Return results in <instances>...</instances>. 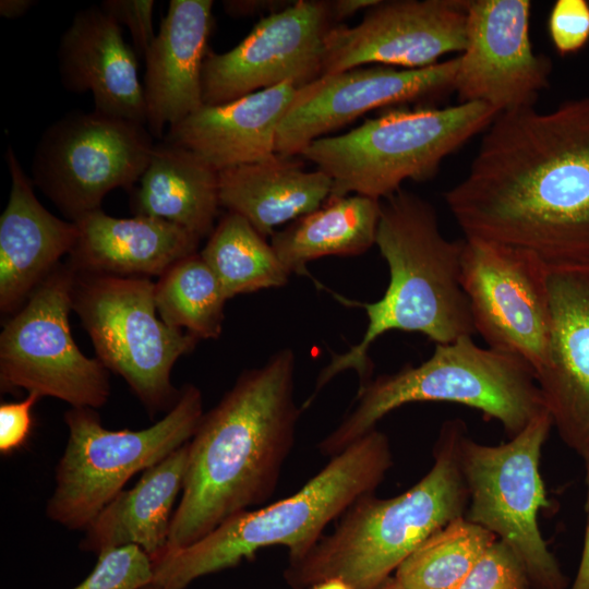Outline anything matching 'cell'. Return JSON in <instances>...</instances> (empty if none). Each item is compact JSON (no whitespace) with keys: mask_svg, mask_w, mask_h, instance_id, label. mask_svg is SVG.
Here are the masks:
<instances>
[{"mask_svg":"<svg viewBox=\"0 0 589 589\" xmlns=\"http://www.w3.org/2000/svg\"><path fill=\"white\" fill-rule=\"evenodd\" d=\"M143 123L75 111L49 125L32 160V182L70 219L100 209L107 193L132 190L155 144Z\"/></svg>","mask_w":589,"mask_h":589,"instance_id":"obj_12","label":"cell"},{"mask_svg":"<svg viewBox=\"0 0 589 589\" xmlns=\"http://www.w3.org/2000/svg\"><path fill=\"white\" fill-rule=\"evenodd\" d=\"M332 187L324 171L305 170L293 157L279 154L219 171L220 206L245 218L265 238L275 227L321 207Z\"/></svg>","mask_w":589,"mask_h":589,"instance_id":"obj_25","label":"cell"},{"mask_svg":"<svg viewBox=\"0 0 589 589\" xmlns=\"http://www.w3.org/2000/svg\"><path fill=\"white\" fill-rule=\"evenodd\" d=\"M377 589H406L404 588L394 576L387 578Z\"/></svg>","mask_w":589,"mask_h":589,"instance_id":"obj_41","label":"cell"},{"mask_svg":"<svg viewBox=\"0 0 589 589\" xmlns=\"http://www.w3.org/2000/svg\"><path fill=\"white\" fill-rule=\"evenodd\" d=\"M497 538L459 517L429 537L396 569L406 589H457Z\"/></svg>","mask_w":589,"mask_h":589,"instance_id":"obj_30","label":"cell"},{"mask_svg":"<svg viewBox=\"0 0 589 589\" xmlns=\"http://www.w3.org/2000/svg\"><path fill=\"white\" fill-rule=\"evenodd\" d=\"M131 206L135 215L178 225L209 237L220 207L219 171L194 152L164 141L154 146Z\"/></svg>","mask_w":589,"mask_h":589,"instance_id":"obj_26","label":"cell"},{"mask_svg":"<svg viewBox=\"0 0 589 589\" xmlns=\"http://www.w3.org/2000/svg\"><path fill=\"white\" fill-rule=\"evenodd\" d=\"M548 287L551 335L537 382L553 428L584 461L589 491V264L548 266Z\"/></svg>","mask_w":589,"mask_h":589,"instance_id":"obj_18","label":"cell"},{"mask_svg":"<svg viewBox=\"0 0 589 589\" xmlns=\"http://www.w3.org/2000/svg\"><path fill=\"white\" fill-rule=\"evenodd\" d=\"M457 589H532L515 554L496 540Z\"/></svg>","mask_w":589,"mask_h":589,"instance_id":"obj_32","label":"cell"},{"mask_svg":"<svg viewBox=\"0 0 589 589\" xmlns=\"http://www.w3.org/2000/svg\"><path fill=\"white\" fill-rule=\"evenodd\" d=\"M89 575L72 589H143L153 581V561L137 545L101 551Z\"/></svg>","mask_w":589,"mask_h":589,"instance_id":"obj_31","label":"cell"},{"mask_svg":"<svg viewBox=\"0 0 589 589\" xmlns=\"http://www.w3.org/2000/svg\"><path fill=\"white\" fill-rule=\"evenodd\" d=\"M468 1H380L353 27L329 29L323 75L372 64L422 69L464 52Z\"/></svg>","mask_w":589,"mask_h":589,"instance_id":"obj_16","label":"cell"},{"mask_svg":"<svg viewBox=\"0 0 589 589\" xmlns=\"http://www.w3.org/2000/svg\"><path fill=\"white\" fill-rule=\"evenodd\" d=\"M200 253L227 299L283 287L290 276L266 238L232 212L220 218Z\"/></svg>","mask_w":589,"mask_h":589,"instance_id":"obj_28","label":"cell"},{"mask_svg":"<svg viewBox=\"0 0 589 589\" xmlns=\"http://www.w3.org/2000/svg\"><path fill=\"white\" fill-rule=\"evenodd\" d=\"M154 286L147 277L74 271L72 288V311L96 358L127 382L152 417L177 402L180 389L172 385V368L199 341L158 318Z\"/></svg>","mask_w":589,"mask_h":589,"instance_id":"obj_10","label":"cell"},{"mask_svg":"<svg viewBox=\"0 0 589 589\" xmlns=\"http://www.w3.org/2000/svg\"><path fill=\"white\" fill-rule=\"evenodd\" d=\"M375 244L388 266L387 288L377 301L360 304L368 316L362 339L332 357L305 407L346 370L357 372L359 387L371 381L369 349L387 332L420 333L435 345L476 334L460 279L464 239L443 236L432 204L402 188L381 200Z\"/></svg>","mask_w":589,"mask_h":589,"instance_id":"obj_3","label":"cell"},{"mask_svg":"<svg viewBox=\"0 0 589 589\" xmlns=\"http://www.w3.org/2000/svg\"><path fill=\"white\" fill-rule=\"evenodd\" d=\"M446 401L497 420L509 438L546 411L532 370L520 359L478 346L472 336L436 344L429 359L382 374L359 387L356 404L318 444L330 458L375 429L387 413L411 402Z\"/></svg>","mask_w":589,"mask_h":589,"instance_id":"obj_6","label":"cell"},{"mask_svg":"<svg viewBox=\"0 0 589 589\" xmlns=\"http://www.w3.org/2000/svg\"><path fill=\"white\" fill-rule=\"evenodd\" d=\"M393 466L388 437L376 428L352 443L300 490L242 512L199 541L153 560L156 589H185L194 580L237 566L266 546L284 545L289 561L305 554L359 497L374 493Z\"/></svg>","mask_w":589,"mask_h":589,"instance_id":"obj_5","label":"cell"},{"mask_svg":"<svg viewBox=\"0 0 589 589\" xmlns=\"http://www.w3.org/2000/svg\"><path fill=\"white\" fill-rule=\"evenodd\" d=\"M569 589H589V524L585 532L584 545L576 577Z\"/></svg>","mask_w":589,"mask_h":589,"instance_id":"obj_38","label":"cell"},{"mask_svg":"<svg viewBox=\"0 0 589 589\" xmlns=\"http://www.w3.org/2000/svg\"><path fill=\"white\" fill-rule=\"evenodd\" d=\"M57 55L61 82L68 91L91 92L94 110L146 125L136 53L123 39L122 27L100 5L74 15Z\"/></svg>","mask_w":589,"mask_h":589,"instance_id":"obj_20","label":"cell"},{"mask_svg":"<svg viewBox=\"0 0 589 589\" xmlns=\"http://www.w3.org/2000/svg\"><path fill=\"white\" fill-rule=\"evenodd\" d=\"M33 4L32 0H1L0 15L7 19H16L24 15Z\"/></svg>","mask_w":589,"mask_h":589,"instance_id":"obj_39","label":"cell"},{"mask_svg":"<svg viewBox=\"0 0 589 589\" xmlns=\"http://www.w3.org/2000/svg\"><path fill=\"white\" fill-rule=\"evenodd\" d=\"M309 589H352L345 580L340 578H328L322 580Z\"/></svg>","mask_w":589,"mask_h":589,"instance_id":"obj_40","label":"cell"},{"mask_svg":"<svg viewBox=\"0 0 589 589\" xmlns=\"http://www.w3.org/2000/svg\"><path fill=\"white\" fill-rule=\"evenodd\" d=\"M329 1L298 0L263 17L236 47L208 52L202 70L204 105H221L323 75L325 40L333 27Z\"/></svg>","mask_w":589,"mask_h":589,"instance_id":"obj_14","label":"cell"},{"mask_svg":"<svg viewBox=\"0 0 589 589\" xmlns=\"http://www.w3.org/2000/svg\"><path fill=\"white\" fill-rule=\"evenodd\" d=\"M73 223L77 237L67 263L77 273L159 277L197 252L201 240L178 225L143 215L116 218L97 209Z\"/></svg>","mask_w":589,"mask_h":589,"instance_id":"obj_23","label":"cell"},{"mask_svg":"<svg viewBox=\"0 0 589 589\" xmlns=\"http://www.w3.org/2000/svg\"><path fill=\"white\" fill-rule=\"evenodd\" d=\"M143 589H156V588H155V587H153L152 585H148V586H146V587H145V588H143Z\"/></svg>","mask_w":589,"mask_h":589,"instance_id":"obj_42","label":"cell"},{"mask_svg":"<svg viewBox=\"0 0 589 589\" xmlns=\"http://www.w3.org/2000/svg\"><path fill=\"white\" fill-rule=\"evenodd\" d=\"M40 399L36 393H28L20 401L0 405V453L9 455L21 448L29 437L33 420L32 409Z\"/></svg>","mask_w":589,"mask_h":589,"instance_id":"obj_35","label":"cell"},{"mask_svg":"<svg viewBox=\"0 0 589 589\" xmlns=\"http://www.w3.org/2000/svg\"><path fill=\"white\" fill-rule=\"evenodd\" d=\"M465 238L548 266L589 264V97L501 112L465 178L444 194Z\"/></svg>","mask_w":589,"mask_h":589,"instance_id":"obj_1","label":"cell"},{"mask_svg":"<svg viewBox=\"0 0 589 589\" xmlns=\"http://www.w3.org/2000/svg\"><path fill=\"white\" fill-rule=\"evenodd\" d=\"M154 298L168 326L185 328L199 340L220 336L228 299L201 253L179 260L159 276Z\"/></svg>","mask_w":589,"mask_h":589,"instance_id":"obj_29","label":"cell"},{"mask_svg":"<svg viewBox=\"0 0 589 589\" xmlns=\"http://www.w3.org/2000/svg\"><path fill=\"white\" fill-rule=\"evenodd\" d=\"M461 420L443 423L430 471L404 493L377 498L373 493L354 501L301 557L284 573L293 589H309L340 578L352 589H377L429 537L465 517L468 491L456 442Z\"/></svg>","mask_w":589,"mask_h":589,"instance_id":"obj_4","label":"cell"},{"mask_svg":"<svg viewBox=\"0 0 589 589\" xmlns=\"http://www.w3.org/2000/svg\"><path fill=\"white\" fill-rule=\"evenodd\" d=\"M290 348L243 371L204 412L188 443V465L166 550L190 545L227 519L263 506L277 489L301 410ZM165 550V551H166Z\"/></svg>","mask_w":589,"mask_h":589,"instance_id":"obj_2","label":"cell"},{"mask_svg":"<svg viewBox=\"0 0 589 589\" xmlns=\"http://www.w3.org/2000/svg\"><path fill=\"white\" fill-rule=\"evenodd\" d=\"M74 271L60 263L4 323L0 334L2 392L25 389L71 407L97 409L110 395L108 370L86 357L70 329Z\"/></svg>","mask_w":589,"mask_h":589,"instance_id":"obj_11","label":"cell"},{"mask_svg":"<svg viewBox=\"0 0 589 589\" xmlns=\"http://www.w3.org/2000/svg\"><path fill=\"white\" fill-rule=\"evenodd\" d=\"M287 3L290 2L275 0H226L223 2V7L229 15L247 16L266 11L272 14L288 7L289 4Z\"/></svg>","mask_w":589,"mask_h":589,"instance_id":"obj_36","label":"cell"},{"mask_svg":"<svg viewBox=\"0 0 589 589\" xmlns=\"http://www.w3.org/2000/svg\"><path fill=\"white\" fill-rule=\"evenodd\" d=\"M204 414L201 390L184 384L175 406L142 430H108L93 408L64 413L69 436L46 505L53 522L84 530L137 472L156 465L194 435Z\"/></svg>","mask_w":589,"mask_h":589,"instance_id":"obj_8","label":"cell"},{"mask_svg":"<svg viewBox=\"0 0 589 589\" xmlns=\"http://www.w3.org/2000/svg\"><path fill=\"white\" fill-rule=\"evenodd\" d=\"M188 443L144 470L133 488L112 498L84 529L80 549L99 554L133 544L152 561L159 556L167 548L173 506L182 493Z\"/></svg>","mask_w":589,"mask_h":589,"instance_id":"obj_24","label":"cell"},{"mask_svg":"<svg viewBox=\"0 0 589 589\" xmlns=\"http://www.w3.org/2000/svg\"><path fill=\"white\" fill-rule=\"evenodd\" d=\"M552 428L545 411L508 442L483 445L468 436L461 421L456 442L468 491L465 518L492 532L515 554L532 589L568 586L538 525L539 512L551 505L540 474V458Z\"/></svg>","mask_w":589,"mask_h":589,"instance_id":"obj_9","label":"cell"},{"mask_svg":"<svg viewBox=\"0 0 589 589\" xmlns=\"http://www.w3.org/2000/svg\"><path fill=\"white\" fill-rule=\"evenodd\" d=\"M460 279L474 332L524 361L537 380L551 335L548 265L521 249L464 238Z\"/></svg>","mask_w":589,"mask_h":589,"instance_id":"obj_13","label":"cell"},{"mask_svg":"<svg viewBox=\"0 0 589 589\" xmlns=\"http://www.w3.org/2000/svg\"><path fill=\"white\" fill-rule=\"evenodd\" d=\"M484 103L445 108H394L347 133L323 136L300 155L333 180L329 197L359 194L383 200L406 180L424 181L443 159L493 122Z\"/></svg>","mask_w":589,"mask_h":589,"instance_id":"obj_7","label":"cell"},{"mask_svg":"<svg viewBox=\"0 0 589 589\" xmlns=\"http://www.w3.org/2000/svg\"><path fill=\"white\" fill-rule=\"evenodd\" d=\"M5 161L11 189L0 216V311L12 315L69 255L77 227L41 205L11 146Z\"/></svg>","mask_w":589,"mask_h":589,"instance_id":"obj_21","label":"cell"},{"mask_svg":"<svg viewBox=\"0 0 589 589\" xmlns=\"http://www.w3.org/2000/svg\"><path fill=\"white\" fill-rule=\"evenodd\" d=\"M212 0H171L144 53L146 127L153 136L200 109L202 70L213 25Z\"/></svg>","mask_w":589,"mask_h":589,"instance_id":"obj_19","label":"cell"},{"mask_svg":"<svg viewBox=\"0 0 589 589\" xmlns=\"http://www.w3.org/2000/svg\"><path fill=\"white\" fill-rule=\"evenodd\" d=\"M459 56L422 69L372 64L297 88L277 132L276 153L293 157L313 141L381 107L425 103L455 92Z\"/></svg>","mask_w":589,"mask_h":589,"instance_id":"obj_15","label":"cell"},{"mask_svg":"<svg viewBox=\"0 0 589 589\" xmlns=\"http://www.w3.org/2000/svg\"><path fill=\"white\" fill-rule=\"evenodd\" d=\"M528 0H469L467 45L459 56V103H484L498 113L534 106L549 86L551 60L536 53Z\"/></svg>","mask_w":589,"mask_h":589,"instance_id":"obj_17","label":"cell"},{"mask_svg":"<svg viewBox=\"0 0 589 589\" xmlns=\"http://www.w3.org/2000/svg\"><path fill=\"white\" fill-rule=\"evenodd\" d=\"M380 0H336L329 1L333 21H342L360 11H368Z\"/></svg>","mask_w":589,"mask_h":589,"instance_id":"obj_37","label":"cell"},{"mask_svg":"<svg viewBox=\"0 0 589 589\" xmlns=\"http://www.w3.org/2000/svg\"><path fill=\"white\" fill-rule=\"evenodd\" d=\"M297 87L261 89L221 105H203L171 127L166 142L185 147L216 170L259 163L276 153L278 128Z\"/></svg>","mask_w":589,"mask_h":589,"instance_id":"obj_22","label":"cell"},{"mask_svg":"<svg viewBox=\"0 0 589 589\" xmlns=\"http://www.w3.org/2000/svg\"><path fill=\"white\" fill-rule=\"evenodd\" d=\"M154 3V0H105L100 7L120 26L129 28L135 50L144 56L156 35L153 27Z\"/></svg>","mask_w":589,"mask_h":589,"instance_id":"obj_34","label":"cell"},{"mask_svg":"<svg viewBox=\"0 0 589 589\" xmlns=\"http://www.w3.org/2000/svg\"><path fill=\"white\" fill-rule=\"evenodd\" d=\"M549 35L561 56L573 55L589 41V1L557 0L549 21Z\"/></svg>","mask_w":589,"mask_h":589,"instance_id":"obj_33","label":"cell"},{"mask_svg":"<svg viewBox=\"0 0 589 589\" xmlns=\"http://www.w3.org/2000/svg\"><path fill=\"white\" fill-rule=\"evenodd\" d=\"M380 216V200L359 194L328 197L317 209L274 231L271 244L290 275H305L311 261L366 252L375 244Z\"/></svg>","mask_w":589,"mask_h":589,"instance_id":"obj_27","label":"cell"}]
</instances>
